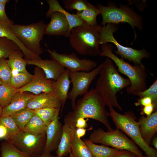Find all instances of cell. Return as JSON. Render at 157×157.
Here are the masks:
<instances>
[{"instance_id": "obj_1", "label": "cell", "mask_w": 157, "mask_h": 157, "mask_svg": "<svg viewBox=\"0 0 157 157\" xmlns=\"http://www.w3.org/2000/svg\"><path fill=\"white\" fill-rule=\"evenodd\" d=\"M99 74L95 89L104 104L109 108L115 107L122 111L116 95L131 85L130 81L119 73L113 61L108 58L101 64Z\"/></svg>"}, {"instance_id": "obj_2", "label": "cell", "mask_w": 157, "mask_h": 157, "mask_svg": "<svg viewBox=\"0 0 157 157\" xmlns=\"http://www.w3.org/2000/svg\"><path fill=\"white\" fill-rule=\"evenodd\" d=\"M101 97L95 89L92 88L78 100L73 111L69 112L64 119L75 125L79 118H90L103 124L108 131L113 129L108 120L109 113Z\"/></svg>"}, {"instance_id": "obj_3", "label": "cell", "mask_w": 157, "mask_h": 157, "mask_svg": "<svg viewBox=\"0 0 157 157\" xmlns=\"http://www.w3.org/2000/svg\"><path fill=\"white\" fill-rule=\"evenodd\" d=\"M101 26L85 23L71 30L68 37L71 47L78 53L85 56L100 55L99 41Z\"/></svg>"}, {"instance_id": "obj_4", "label": "cell", "mask_w": 157, "mask_h": 157, "mask_svg": "<svg viewBox=\"0 0 157 157\" xmlns=\"http://www.w3.org/2000/svg\"><path fill=\"white\" fill-rule=\"evenodd\" d=\"M101 47L100 56L110 59L117 67L118 72L126 76L130 81L131 85L126 89L127 93L132 94L147 88L146 83L147 74L142 64L133 66L119 58L113 53V47L110 44H103Z\"/></svg>"}, {"instance_id": "obj_5", "label": "cell", "mask_w": 157, "mask_h": 157, "mask_svg": "<svg viewBox=\"0 0 157 157\" xmlns=\"http://www.w3.org/2000/svg\"><path fill=\"white\" fill-rule=\"evenodd\" d=\"M109 116L116 128L130 137L148 157H157L156 150L147 145L142 138L139 129L140 123L136 121L137 118L134 113L128 111L122 114L116 111L113 107H109Z\"/></svg>"}, {"instance_id": "obj_6", "label": "cell", "mask_w": 157, "mask_h": 157, "mask_svg": "<svg viewBox=\"0 0 157 157\" xmlns=\"http://www.w3.org/2000/svg\"><path fill=\"white\" fill-rule=\"evenodd\" d=\"M108 4V6H105L99 4L97 6L102 17L101 24L104 26L107 24L127 23L133 28L135 38V27L137 28L140 31L142 29V17L127 6L120 4L118 8L114 3H110Z\"/></svg>"}, {"instance_id": "obj_7", "label": "cell", "mask_w": 157, "mask_h": 157, "mask_svg": "<svg viewBox=\"0 0 157 157\" xmlns=\"http://www.w3.org/2000/svg\"><path fill=\"white\" fill-rule=\"evenodd\" d=\"M88 140L95 144H101L119 150L129 151L139 157L143 156L134 142L117 128L107 131L101 128L95 129L90 134Z\"/></svg>"}, {"instance_id": "obj_8", "label": "cell", "mask_w": 157, "mask_h": 157, "mask_svg": "<svg viewBox=\"0 0 157 157\" xmlns=\"http://www.w3.org/2000/svg\"><path fill=\"white\" fill-rule=\"evenodd\" d=\"M47 25L43 21L40 20L26 25L14 24L9 26L27 49L40 56L44 52L40 43L45 35Z\"/></svg>"}, {"instance_id": "obj_9", "label": "cell", "mask_w": 157, "mask_h": 157, "mask_svg": "<svg viewBox=\"0 0 157 157\" xmlns=\"http://www.w3.org/2000/svg\"><path fill=\"white\" fill-rule=\"evenodd\" d=\"M118 26L116 24H107L101 26L99 44L112 43L117 49L115 54L119 55L123 60H127L132 62L134 65H142L141 60L144 58H149V53L144 49L137 50L131 47H125L120 44L115 38L113 33L116 31Z\"/></svg>"}, {"instance_id": "obj_10", "label": "cell", "mask_w": 157, "mask_h": 157, "mask_svg": "<svg viewBox=\"0 0 157 157\" xmlns=\"http://www.w3.org/2000/svg\"><path fill=\"white\" fill-rule=\"evenodd\" d=\"M46 133L36 135L21 130L8 141L30 157H38L44 151Z\"/></svg>"}, {"instance_id": "obj_11", "label": "cell", "mask_w": 157, "mask_h": 157, "mask_svg": "<svg viewBox=\"0 0 157 157\" xmlns=\"http://www.w3.org/2000/svg\"><path fill=\"white\" fill-rule=\"evenodd\" d=\"M101 64L97 68L89 72L69 70V76L72 84V88L68 94V98L71 101L73 110L76 105V101L79 96L83 95L88 91L92 82L99 74Z\"/></svg>"}, {"instance_id": "obj_12", "label": "cell", "mask_w": 157, "mask_h": 157, "mask_svg": "<svg viewBox=\"0 0 157 157\" xmlns=\"http://www.w3.org/2000/svg\"><path fill=\"white\" fill-rule=\"evenodd\" d=\"M45 50L49 53L52 59L72 72H89L95 68L97 65V63L94 61L85 58H79L74 52L69 54L60 53L55 50H52L48 47Z\"/></svg>"}, {"instance_id": "obj_13", "label": "cell", "mask_w": 157, "mask_h": 157, "mask_svg": "<svg viewBox=\"0 0 157 157\" xmlns=\"http://www.w3.org/2000/svg\"><path fill=\"white\" fill-rule=\"evenodd\" d=\"M33 72L31 81L23 87L17 89V92H27L35 95L42 93L53 92L54 81L47 79L44 72L38 67L35 68Z\"/></svg>"}, {"instance_id": "obj_14", "label": "cell", "mask_w": 157, "mask_h": 157, "mask_svg": "<svg viewBox=\"0 0 157 157\" xmlns=\"http://www.w3.org/2000/svg\"><path fill=\"white\" fill-rule=\"evenodd\" d=\"M60 108H58L50 124L47 126L46 141L43 153H51L57 150L63 132L62 125L59 120Z\"/></svg>"}, {"instance_id": "obj_15", "label": "cell", "mask_w": 157, "mask_h": 157, "mask_svg": "<svg viewBox=\"0 0 157 157\" xmlns=\"http://www.w3.org/2000/svg\"><path fill=\"white\" fill-rule=\"evenodd\" d=\"M26 60L28 64L35 65L42 69L47 79L53 80L54 81L58 79L66 69L58 61L52 58Z\"/></svg>"}, {"instance_id": "obj_16", "label": "cell", "mask_w": 157, "mask_h": 157, "mask_svg": "<svg viewBox=\"0 0 157 157\" xmlns=\"http://www.w3.org/2000/svg\"><path fill=\"white\" fill-rule=\"evenodd\" d=\"M76 128L64 119L61 139L56 150V157H66L71 152V147Z\"/></svg>"}, {"instance_id": "obj_17", "label": "cell", "mask_w": 157, "mask_h": 157, "mask_svg": "<svg viewBox=\"0 0 157 157\" xmlns=\"http://www.w3.org/2000/svg\"><path fill=\"white\" fill-rule=\"evenodd\" d=\"M61 102L53 92L42 93L34 97L28 102L26 108L32 110L53 107L60 108Z\"/></svg>"}, {"instance_id": "obj_18", "label": "cell", "mask_w": 157, "mask_h": 157, "mask_svg": "<svg viewBox=\"0 0 157 157\" xmlns=\"http://www.w3.org/2000/svg\"><path fill=\"white\" fill-rule=\"evenodd\" d=\"M139 129L142 138L148 146L150 145L152 137L157 131V111L154 112L149 117L143 115L138 121Z\"/></svg>"}, {"instance_id": "obj_19", "label": "cell", "mask_w": 157, "mask_h": 157, "mask_svg": "<svg viewBox=\"0 0 157 157\" xmlns=\"http://www.w3.org/2000/svg\"><path fill=\"white\" fill-rule=\"evenodd\" d=\"M35 96L27 92H17L10 103L3 108L1 116H10L26 108L29 101Z\"/></svg>"}, {"instance_id": "obj_20", "label": "cell", "mask_w": 157, "mask_h": 157, "mask_svg": "<svg viewBox=\"0 0 157 157\" xmlns=\"http://www.w3.org/2000/svg\"><path fill=\"white\" fill-rule=\"evenodd\" d=\"M69 70L66 69L64 72L53 84V93L62 104L61 111L68 98V91L71 80L69 76Z\"/></svg>"}, {"instance_id": "obj_21", "label": "cell", "mask_w": 157, "mask_h": 157, "mask_svg": "<svg viewBox=\"0 0 157 157\" xmlns=\"http://www.w3.org/2000/svg\"><path fill=\"white\" fill-rule=\"evenodd\" d=\"M0 38H5L15 42L23 52L25 59L34 60L41 58L40 56L32 52L24 46L9 25L0 21Z\"/></svg>"}, {"instance_id": "obj_22", "label": "cell", "mask_w": 157, "mask_h": 157, "mask_svg": "<svg viewBox=\"0 0 157 157\" xmlns=\"http://www.w3.org/2000/svg\"><path fill=\"white\" fill-rule=\"evenodd\" d=\"M83 141L94 157H118L123 151L103 144L98 145L91 142L88 139H83Z\"/></svg>"}, {"instance_id": "obj_23", "label": "cell", "mask_w": 157, "mask_h": 157, "mask_svg": "<svg viewBox=\"0 0 157 157\" xmlns=\"http://www.w3.org/2000/svg\"><path fill=\"white\" fill-rule=\"evenodd\" d=\"M24 56L20 49L13 52L8 56L6 61L11 70L12 74L27 71L26 68L27 63L26 60L23 58Z\"/></svg>"}, {"instance_id": "obj_24", "label": "cell", "mask_w": 157, "mask_h": 157, "mask_svg": "<svg viewBox=\"0 0 157 157\" xmlns=\"http://www.w3.org/2000/svg\"><path fill=\"white\" fill-rule=\"evenodd\" d=\"M73 157H94L83 140L78 138L75 133L71 147Z\"/></svg>"}, {"instance_id": "obj_25", "label": "cell", "mask_w": 157, "mask_h": 157, "mask_svg": "<svg viewBox=\"0 0 157 157\" xmlns=\"http://www.w3.org/2000/svg\"><path fill=\"white\" fill-rule=\"evenodd\" d=\"M77 16L88 25L92 26L97 25V17L100 14L98 8L90 4L88 8L84 10L77 12Z\"/></svg>"}, {"instance_id": "obj_26", "label": "cell", "mask_w": 157, "mask_h": 157, "mask_svg": "<svg viewBox=\"0 0 157 157\" xmlns=\"http://www.w3.org/2000/svg\"><path fill=\"white\" fill-rule=\"evenodd\" d=\"M47 126L42 120L35 114L23 129V131L36 135L46 133Z\"/></svg>"}, {"instance_id": "obj_27", "label": "cell", "mask_w": 157, "mask_h": 157, "mask_svg": "<svg viewBox=\"0 0 157 157\" xmlns=\"http://www.w3.org/2000/svg\"><path fill=\"white\" fill-rule=\"evenodd\" d=\"M35 114L34 110L26 108L13 114L10 116L20 129L22 130Z\"/></svg>"}, {"instance_id": "obj_28", "label": "cell", "mask_w": 157, "mask_h": 157, "mask_svg": "<svg viewBox=\"0 0 157 157\" xmlns=\"http://www.w3.org/2000/svg\"><path fill=\"white\" fill-rule=\"evenodd\" d=\"M33 77V75L28 71L12 74L9 84L13 87L18 89L29 83Z\"/></svg>"}, {"instance_id": "obj_29", "label": "cell", "mask_w": 157, "mask_h": 157, "mask_svg": "<svg viewBox=\"0 0 157 157\" xmlns=\"http://www.w3.org/2000/svg\"><path fill=\"white\" fill-rule=\"evenodd\" d=\"M17 92V89L9 84L0 85V104L3 108L8 105Z\"/></svg>"}, {"instance_id": "obj_30", "label": "cell", "mask_w": 157, "mask_h": 157, "mask_svg": "<svg viewBox=\"0 0 157 157\" xmlns=\"http://www.w3.org/2000/svg\"><path fill=\"white\" fill-rule=\"evenodd\" d=\"M20 49L13 41L5 38H0V59L8 58L12 53Z\"/></svg>"}, {"instance_id": "obj_31", "label": "cell", "mask_w": 157, "mask_h": 157, "mask_svg": "<svg viewBox=\"0 0 157 157\" xmlns=\"http://www.w3.org/2000/svg\"><path fill=\"white\" fill-rule=\"evenodd\" d=\"M0 149L2 157H30L7 141L1 144Z\"/></svg>"}, {"instance_id": "obj_32", "label": "cell", "mask_w": 157, "mask_h": 157, "mask_svg": "<svg viewBox=\"0 0 157 157\" xmlns=\"http://www.w3.org/2000/svg\"><path fill=\"white\" fill-rule=\"evenodd\" d=\"M58 108L48 107L34 110L35 114L38 116L47 126L53 119Z\"/></svg>"}, {"instance_id": "obj_33", "label": "cell", "mask_w": 157, "mask_h": 157, "mask_svg": "<svg viewBox=\"0 0 157 157\" xmlns=\"http://www.w3.org/2000/svg\"><path fill=\"white\" fill-rule=\"evenodd\" d=\"M133 95L137 96L140 98L144 97H149L152 100V104L157 109V80L153 83L148 88L141 92H135L132 94Z\"/></svg>"}, {"instance_id": "obj_34", "label": "cell", "mask_w": 157, "mask_h": 157, "mask_svg": "<svg viewBox=\"0 0 157 157\" xmlns=\"http://www.w3.org/2000/svg\"><path fill=\"white\" fill-rule=\"evenodd\" d=\"M65 8L69 10H76L77 12L87 9L90 4L85 0H63Z\"/></svg>"}, {"instance_id": "obj_35", "label": "cell", "mask_w": 157, "mask_h": 157, "mask_svg": "<svg viewBox=\"0 0 157 157\" xmlns=\"http://www.w3.org/2000/svg\"><path fill=\"white\" fill-rule=\"evenodd\" d=\"M0 124L7 128L11 138L21 130L10 116H1L0 117Z\"/></svg>"}, {"instance_id": "obj_36", "label": "cell", "mask_w": 157, "mask_h": 157, "mask_svg": "<svg viewBox=\"0 0 157 157\" xmlns=\"http://www.w3.org/2000/svg\"><path fill=\"white\" fill-rule=\"evenodd\" d=\"M11 70L5 58L0 59V80L4 84H9Z\"/></svg>"}, {"instance_id": "obj_37", "label": "cell", "mask_w": 157, "mask_h": 157, "mask_svg": "<svg viewBox=\"0 0 157 157\" xmlns=\"http://www.w3.org/2000/svg\"><path fill=\"white\" fill-rule=\"evenodd\" d=\"M5 5L0 3V21L9 25L14 24L13 21L10 19L5 12Z\"/></svg>"}, {"instance_id": "obj_38", "label": "cell", "mask_w": 157, "mask_h": 157, "mask_svg": "<svg viewBox=\"0 0 157 157\" xmlns=\"http://www.w3.org/2000/svg\"><path fill=\"white\" fill-rule=\"evenodd\" d=\"M152 104V101L151 98L149 97H144L138 99L137 101L134 103V105L136 106H145Z\"/></svg>"}, {"instance_id": "obj_39", "label": "cell", "mask_w": 157, "mask_h": 157, "mask_svg": "<svg viewBox=\"0 0 157 157\" xmlns=\"http://www.w3.org/2000/svg\"><path fill=\"white\" fill-rule=\"evenodd\" d=\"M140 114L141 115H145L147 117L150 116L152 113L156 111V109L154 106L153 104L143 107L141 109Z\"/></svg>"}, {"instance_id": "obj_40", "label": "cell", "mask_w": 157, "mask_h": 157, "mask_svg": "<svg viewBox=\"0 0 157 157\" xmlns=\"http://www.w3.org/2000/svg\"><path fill=\"white\" fill-rule=\"evenodd\" d=\"M10 138L11 136L7 128L0 124V139H4L8 141Z\"/></svg>"}, {"instance_id": "obj_41", "label": "cell", "mask_w": 157, "mask_h": 157, "mask_svg": "<svg viewBox=\"0 0 157 157\" xmlns=\"http://www.w3.org/2000/svg\"><path fill=\"white\" fill-rule=\"evenodd\" d=\"M88 126V125L87 123V120L82 118L78 119L75 125L76 128L85 129Z\"/></svg>"}, {"instance_id": "obj_42", "label": "cell", "mask_w": 157, "mask_h": 157, "mask_svg": "<svg viewBox=\"0 0 157 157\" xmlns=\"http://www.w3.org/2000/svg\"><path fill=\"white\" fill-rule=\"evenodd\" d=\"M86 131L85 129L76 128L75 133L78 138H81L85 135Z\"/></svg>"}, {"instance_id": "obj_43", "label": "cell", "mask_w": 157, "mask_h": 157, "mask_svg": "<svg viewBox=\"0 0 157 157\" xmlns=\"http://www.w3.org/2000/svg\"><path fill=\"white\" fill-rule=\"evenodd\" d=\"M118 157H139L135 154L129 151L123 150Z\"/></svg>"}, {"instance_id": "obj_44", "label": "cell", "mask_w": 157, "mask_h": 157, "mask_svg": "<svg viewBox=\"0 0 157 157\" xmlns=\"http://www.w3.org/2000/svg\"><path fill=\"white\" fill-rule=\"evenodd\" d=\"M38 157H56L51 154V153H43Z\"/></svg>"}, {"instance_id": "obj_45", "label": "cell", "mask_w": 157, "mask_h": 157, "mask_svg": "<svg viewBox=\"0 0 157 157\" xmlns=\"http://www.w3.org/2000/svg\"><path fill=\"white\" fill-rule=\"evenodd\" d=\"M152 144L156 149H157V137H155L153 140Z\"/></svg>"}, {"instance_id": "obj_46", "label": "cell", "mask_w": 157, "mask_h": 157, "mask_svg": "<svg viewBox=\"0 0 157 157\" xmlns=\"http://www.w3.org/2000/svg\"><path fill=\"white\" fill-rule=\"evenodd\" d=\"M9 1L8 0H0V3L6 5V3Z\"/></svg>"}, {"instance_id": "obj_47", "label": "cell", "mask_w": 157, "mask_h": 157, "mask_svg": "<svg viewBox=\"0 0 157 157\" xmlns=\"http://www.w3.org/2000/svg\"><path fill=\"white\" fill-rule=\"evenodd\" d=\"M2 108H3L0 104V117L2 115L3 110Z\"/></svg>"}, {"instance_id": "obj_48", "label": "cell", "mask_w": 157, "mask_h": 157, "mask_svg": "<svg viewBox=\"0 0 157 157\" xmlns=\"http://www.w3.org/2000/svg\"><path fill=\"white\" fill-rule=\"evenodd\" d=\"M69 157H73L72 154L71 152L69 154Z\"/></svg>"}, {"instance_id": "obj_49", "label": "cell", "mask_w": 157, "mask_h": 157, "mask_svg": "<svg viewBox=\"0 0 157 157\" xmlns=\"http://www.w3.org/2000/svg\"><path fill=\"white\" fill-rule=\"evenodd\" d=\"M2 82L0 80V85L3 84Z\"/></svg>"}, {"instance_id": "obj_50", "label": "cell", "mask_w": 157, "mask_h": 157, "mask_svg": "<svg viewBox=\"0 0 157 157\" xmlns=\"http://www.w3.org/2000/svg\"><path fill=\"white\" fill-rule=\"evenodd\" d=\"M142 157H148L147 156H143Z\"/></svg>"}, {"instance_id": "obj_51", "label": "cell", "mask_w": 157, "mask_h": 157, "mask_svg": "<svg viewBox=\"0 0 157 157\" xmlns=\"http://www.w3.org/2000/svg\"></svg>"}]
</instances>
